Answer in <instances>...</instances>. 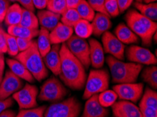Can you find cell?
<instances>
[{
  "mask_svg": "<svg viewBox=\"0 0 157 117\" xmlns=\"http://www.w3.org/2000/svg\"><path fill=\"white\" fill-rule=\"evenodd\" d=\"M5 38L7 46V53L11 56H16L19 53L16 38L8 33H5Z\"/></svg>",
  "mask_w": 157,
  "mask_h": 117,
  "instance_id": "d590c367",
  "label": "cell"
},
{
  "mask_svg": "<svg viewBox=\"0 0 157 117\" xmlns=\"http://www.w3.org/2000/svg\"><path fill=\"white\" fill-rule=\"evenodd\" d=\"M2 56H4V53H0V57H2Z\"/></svg>",
  "mask_w": 157,
  "mask_h": 117,
  "instance_id": "f5cc1de1",
  "label": "cell"
},
{
  "mask_svg": "<svg viewBox=\"0 0 157 117\" xmlns=\"http://www.w3.org/2000/svg\"><path fill=\"white\" fill-rule=\"evenodd\" d=\"M137 2H142V0H136Z\"/></svg>",
  "mask_w": 157,
  "mask_h": 117,
  "instance_id": "816d5d0a",
  "label": "cell"
},
{
  "mask_svg": "<svg viewBox=\"0 0 157 117\" xmlns=\"http://www.w3.org/2000/svg\"><path fill=\"white\" fill-rule=\"evenodd\" d=\"M32 2L35 8L39 10H43L44 9L47 8L49 0H32Z\"/></svg>",
  "mask_w": 157,
  "mask_h": 117,
  "instance_id": "f6af8a7d",
  "label": "cell"
},
{
  "mask_svg": "<svg viewBox=\"0 0 157 117\" xmlns=\"http://www.w3.org/2000/svg\"><path fill=\"white\" fill-rule=\"evenodd\" d=\"M90 64L95 69H99L104 64V51L101 44L97 40L91 39L89 41Z\"/></svg>",
  "mask_w": 157,
  "mask_h": 117,
  "instance_id": "ac0fdd59",
  "label": "cell"
},
{
  "mask_svg": "<svg viewBox=\"0 0 157 117\" xmlns=\"http://www.w3.org/2000/svg\"><path fill=\"white\" fill-rule=\"evenodd\" d=\"M23 8L18 4H13L7 9L4 21L6 25H18L22 16Z\"/></svg>",
  "mask_w": 157,
  "mask_h": 117,
  "instance_id": "cb8c5ba5",
  "label": "cell"
},
{
  "mask_svg": "<svg viewBox=\"0 0 157 117\" xmlns=\"http://www.w3.org/2000/svg\"><path fill=\"white\" fill-rule=\"evenodd\" d=\"M125 20L128 27L140 37L142 44L146 46H150L153 36L157 30L156 22L144 17L135 9H130L127 12Z\"/></svg>",
  "mask_w": 157,
  "mask_h": 117,
  "instance_id": "7a4b0ae2",
  "label": "cell"
},
{
  "mask_svg": "<svg viewBox=\"0 0 157 117\" xmlns=\"http://www.w3.org/2000/svg\"><path fill=\"white\" fill-rule=\"evenodd\" d=\"M144 84L142 83H119L114 86L113 90L121 100L137 102L143 94Z\"/></svg>",
  "mask_w": 157,
  "mask_h": 117,
  "instance_id": "30bf717a",
  "label": "cell"
},
{
  "mask_svg": "<svg viewBox=\"0 0 157 117\" xmlns=\"http://www.w3.org/2000/svg\"><path fill=\"white\" fill-rule=\"evenodd\" d=\"M65 44L71 53L82 64L84 68L85 69L89 68L90 46L86 40L76 35H72Z\"/></svg>",
  "mask_w": 157,
  "mask_h": 117,
  "instance_id": "ba28073f",
  "label": "cell"
},
{
  "mask_svg": "<svg viewBox=\"0 0 157 117\" xmlns=\"http://www.w3.org/2000/svg\"><path fill=\"white\" fill-rule=\"evenodd\" d=\"M47 9V10L61 16L67 9L66 0H49Z\"/></svg>",
  "mask_w": 157,
  "mask_h": 117,
  "instance_id": "836d02e7",
  "label": "cell"
},
{
  "mask_svg": "<svg viewBox=\"0 0 157 117\" xmlns=\"http://www.w3.org/2000/svg\"><path fill=\"white\" fill-rule=\"evenodd\" d=\"M142 117H157L156 109L149 107H139Z\"/></svg>",
  "mask_w": 157,
  "mask_h": 117,
  "instance_id": "b9f144b4",
  "label": "cell"
},
{
  "mask_svg": "<svg viewBox=\"0 0 157 117\" xmlns=\"http://www.w3.org/2000/svg\"><path fill=\"white\" fill-rule=\"evenodd\" d=\"M61 69L59 77L66 86L72 90H82L87 79L85 68L71 53L65 43L60 47Z\"/></svg>",
  "mask_w": 157,
  "mask_h": 117,
  "instance_id": "6da1fadb",
  "label": "cell"
},
{
  "mask_svg": "<svg viewBox=\"0 0 157 117\" xmlns=\"http://www.w3.org/2000/svg\"><path fill=\"white\" fill-rule=\"evenodd\" d=\"M68 94V90L55 76H52L42 86L37 98L40 101L59 102L63 100Z\"/></svg>",
  "mask_w": 157,
  "mask_h": 117,
  "instance_id": "52a82bcc",
  "label": "cell"
},
{
  "mask_svg": "<svg viewBox=\"0 0 157 117\" xmlns=\"http://www.w3.org/2000/svg\"><path fill=\"white\" fill-rule=\"evenodd\" d=\"M109 79V74L105 69L92 70L87 77L82 98L87 100L92 95L98 94L108 89Z\"/></svg>",
  "mask_w": 157,
  "mask_h": 117,
  "instance_id": "5b68a950",
  "label": "cell"
},
{
  "mask_svg": "<svg viewBox=\"0 0 157 117\" xmlns=\"http://www.w3.org/2000/svg\"><path fill=\"white\" fill-rule=\"evenodd\" d=\"M111 107L115 117H142L139 107L130 101L115 102Z\"/></svg>",
  "mask_w": 157,
  "mask_h": 117,
  "instance_id": "5bb4252c",
  "label": "cell"
},
{
  "mask_svg": "<svg viewBox=\"0 0 157 117\" xmlns=\"http://www.w3.org/2000/svg\"><path fill=\"white\" fill-rule=\"evenodd\" d=\"M75 35L82 39H87L92 35V27L91 23L86 20L81 19L73 27Z\"/></svg>",
  "mask_w": 157,
  "mask_h": 117,
  "instance_id": "f1b7e54d",
  "label": "cell"
},
{
  "mask_svg": "<svg viewBox=\"0 0 157 117\" xmlns=\"http://www.w3.org/2000/svg\"><path fill=\"white\" fill-rule=\"evenodd\" d=\"M16 116V112L11 109H6L0 114V117H15Z\"/></svg>",
  "mask_w": 157,
  "mask_h": 117,
  "instance_id": "c3c4849f",
  "label": "cell"
},
{
  "mask_svg": "<svg viewBox=\"0 0 157 117\" xmlns=\"http://www.w3.org/2000/svg\"><path fill=\"white\" fill-rule=\"evenodd\" d=\"M109 114V110L101 105L96 94L87 99L81 117H107Z\"/></svg>",
  "mask_w": 157,
  "mask_h": 117,
  "instance_id": "9a60e30c",
  "label": "cell"
},
{
  "mask_svg": "<svg viewBox=\"0 0 157 117\" xmlns=\"http://www.w3.org/2000/svg\"><path fill=\"white\" fill-rule=\"evenodd\" d=\"M133 0H117L120 13H123L129 8L132 3Z\"/></svg>",
  "mask_w": 157,
  "mask_h": 117,
  "instance_id": "ee69618b",
  "label": "cell"
},
{
  "mask_svg": "<svg viewBox=\"0 0 157 117\" xmlns=\"http://www.w3.org/2000/svg\"><path fill=\"white\" fill-rule=\"evenodd\" d=\"M115 36L123 44H137L139 38L124 23L118 24L115 29Z\"/></svg>",
  "mask_w": 157,
  "mask_h": 117,
  "instance_id": "7402d4cb",
  "label": "cell"
},
{
  "mask_svg": "<svg viewBox=\"0 0 157 117\" xmlns=\"http://www.w3.org/2000/svg\"><path fill=\"white\" fill-rule=\"evenodd\" d=\"M144 82L148 83L153 89L157 88V67L151 66L145 68L142 73Z\"/></svg>",
  "mask_w": 157,
  "mask_h": 117,
  "instance_id": "1f68e13d",
  "label": "cell"
},
{
  "mask_svg": "<svg viewBox=\"0 0 157 117\" xmlns=\"http://www.w3.org/2000/svg\"><path fill=\"white\" fill-rule=\"evenodd\" d=\"M46 106H41L33 109H21L15 117H44Z\"/></svg>",
  "mask_w": 157,
  "mask_h": 117,
  "instance_id": "e575fe53",
  "label": "cell"
},
{
  "mask_svg": "<svg viewBox=\"0 0 157 117\" xmlns=\"http://www.w3.org/2000/svg\"><path fill=\"white\" fill-rule=\"evenodd\" d=\"M19 3H20L22 6L26 10L34 12L35 9L34 6H33L32 0H18Z\"/></svg>",
  "mask_w": 157,
  "mask_h": 117,
  "instance_id": "bcb514c9",
  "label": "cell"
},
{
  "mask_svg": "<svg viewBox=\"0 0 157 117\" xmlns=\"http://www.w3.org/2000/svg\"><path fill=\"white\" fill-rule=\"evenodd\" d=\"M15 59L21 62L30 71L35 79L38 82L44 80L49 75V71L38 51L35 41H33L31 46L27 50L16 55Z\"/></svg>",
  "mask_w": 157,
  "mask_h": 117,
  "instance_id": "277c9868",
  "label": "cell"
},
{
  "mask_svg": "<svg viewBox=\"0 0 157 117\" xmlns=\"http://www.w3.org/2000/svg\"><path fill=\"white\" fill-rule=\"evenodd\" d=\"M140 107H149L157 110V93L155 90L147 88L140 102Z\"/></svg>",
  "mask_w": 157,
  "mask_h": 117,
  "instance_id": "83f0119b",
  "label": "cell"
},
{
  "mask_svg": "<svg viewBox=\"0 0 157 117\" xmlns=\"http://www.w3.org/2000/svg\"><path fill=\"white\" fill-rule=\"evenodd\" d=\"M4 56L0 57V83H1L2 79H3V74L4 70Z\"/></svg>",
  "mask_w": 157,
  "mask_h": 117,
  "instance_id": "681fc988",
  "label": "cell"
},
{
  "mask_svg": "<svg viewBox=\"0 0 157 117\" xmlns=\"http://www.w3.org/2000/svg\"><path fill=\"white\" fill-rule=\"evenodd\" d=\"M13 99L12 97H10L5 100H0V114H1L2 112H4V110H6V109L9 108V107L13 106Z\"/></svg>",
  "mask_w": 157,
  "mask_h": 117,
  "instance_id": "7bdbcfd3",
  "label": "cell"
},
{
  "mask_svg": "<svg viewBox=\"0 0 157 117\" xmlns=\"http://www.w3.org/2000/svg\"><path fill=\"white\" fill-rule=\"evenodd\" d=\"M81 0H66L67 9H76Z\"/></svg>",
  "mask_w": 157,
  "mask_h": 117,
  "instance_id": "7dc6e473",
  "label": "cell"
},
{
  "mask_svg": "<svg viewBox=\"0 0 157 117\" xmlns=\"http://www.w3.org/2000/svg\"><path fill=\"white\" fill-rule=\"evenodd\" d=\"M18 25L29 29H38L39 22L34 12L23 9L21 20Z\"/></svg>",
  "mask_w": 157,
  "mask_h": 117,
  "instance_id": "4316f807",
  "label": "cell"
},
{
  "mask_svg": "<svg viewBox=\"0 0 157 117\" xmlns=\"http://www.w3.org/2000/svg\"><path fill=\"white\" fill-rule=\"evenodd\" d=\"M104 8L109 17L115 18L120 14L117 0H105Z\"/></svg>",
  "mask_w": 157,
  "mask_h": 117,
  "instance_id": "8d00e7d4",
  "label": "cell"
},
{
  "mask_svg": "<svg viewBox=\"0 0 157 117\" xmlns=\"http://www.w3.org/2000/svg\"><path fill=\"white\" fill-rule=\"evenodd\" d=\"M9 1H11V2H15V1H18V0H9Z\"/></svg>",
  "mask_w": 157,
  "mask_h": 117,
  "instance_id": "db71d44e",
  "label": "cell"
},
{
  "mask_svg": "<svg viewBox=\"0 0 157 117\" xmlns=\"http://www.w3.org/2000/svg\"><path fill=\"white\" fill-rule=\"evenodd\" d=\"M5 33L1 26H0V53H7V46L5 38Z\"/></svg>",
  "mask_w": 157,
  "mask_h": 117,
  "instance_id": "60d3db41",
  "label": "cell"
},
{
  "mask_svg": "<svg viewBox=\"0 0 157 117\" xmlns=\"http://www.w3.org/2000/svg\"><path fill=\"white\" fill-rule=\"evenodd\" d=\"M80 20L81 18L75 9H67L61 15L60 20L64 25L73 28Z\"/></svg>",
  "mask_w": 157,
  "mask_h": 117,
  "instance_id": "f546056e",
  "label": "cell"
},
{
  "mask_svg": "<svg viewBox=\"0 0 157 117\" xmlns=\"http://www.w3.org/2000/svg\"><path fill=\"white\" fill-rule=\"evenodd\" d=\"M92 34L99 37L110 29L112 26L110 17L106 14L99 13H95L93 20H92Z\"/></svg>",
  "mask_w": 157,
  "mask_h": 117,
  "instance_id": "d6986e66",
  "label": "cell"
},
{
  "mask_svg": "<svg viewBox=\"0 0 157 117\" xmlns=\"http://www.w3.org/2000/svg\"><path fill=\"white\" fill-rule=\"evenodd\" d=\"M118 95L114 90H106L98 95V100L101 106L104 107H111L116 101Z\"/></svg>",
  "mask_w": 157,
  "mask_h": 117,
  "instance_id": "d6a6232c",
  "label": "cell"
},
{
  "mask_svg": "<svg viewBox=\"0 0 157 117\" xmlns=\"http://www.w3.org/2000/svg\"><path fill=\"white\" fill-rule=\"evenodd\" d=\"M81 103L71 97L51 104L44 112V117H78L81 112Z\"/></svg>",
  "mask_w": 157,
  "mask_h": 117,
  "instance_id": "8992f818",
  "label": "cell"
},
{
  "mask_svg": "<svg viewBox=\"0 0 157 117\" xmlns=\"http://www.w3.org/2000/svg\"><path fill=\"white\" fill-rule=\"evenodd\" d=\"M61 15L53 13L50 11L40 10L37 12V19L41 27L44 28L48 31H52L59 23L61 20Z\"/></svg>",
  "mask_w": 157,
  "mask_h": 117,
  "instance_id": "ffe728a7",
  "label": "cell"
},
{
  "mask_svg": "<svg viewBox=\"0 0 157 117\" xmlns=\"http://www.w3.org/2000/svg\"><path fill=\"white\" fill-rule=\"evenodd\" d=\"M37 43V49L41 56L43 58L51 49V42L49 39V31L41 27L39 30Z\"/></svg>",
  "mask_w": 157,
  "mask_h": 117,
  "instance_id": "484cf974",
  "label": "cell"
},
{
  "mask_svg": "<svg viewBox=\"0 0 157 117\" xmlns=\"http://www.w3.org/2000/svg\"><path fill=\"white\" fill-rule=\"evenodd\" d=\"M135 8L144 17L151 21L156 22L157 20V4L156 2L149 4H143L142 2H136L134 4Z\"/></svg>",
  "mask_w": 157,
  "mask_h": 117,
  "instance_id": "d4e9b609",
  "label": "cell"
},
{
  "mask_svg": "<svg viewBox=\"0 0 157 117\" xmlns=\"http://www.w3.org/2000/svg\"><path fill=\"white\" fill-rule=\"evenodd\" d=\"M73 28L59 23L53 30L49 32L51 44H59L65 43L73 35Z\"/></svg>",
  "mask_w": 157,
  "mask_h": 117,
  "instance_id": "e0dca14e",
  "label": "cell"
},
{
  "mask_svg": "<svg viewBox=\"0 0 157 117\" xmlns=\"http://www.w3.org/2000/svg\"><path fill=\"white\" fill-rule=\"evenodd\" d=\"M87 3L90 4V6L92 7V9L94 11H97L99 13H102L107 15L105 8H104L105 0H87Z\"/></svg>",
  "mask_w": 157,
  "mask_h": 117,
  "instance_id": "74e56055",
  "label": "cell"
},
{
  "mask_svg": "<svg viewBox=\"0 0 157 117\" xmlns=\"http://www.w3.org/2000/svg\"><path fill=\"white\" fill-rule=\"evenodd\" d=\"M156 0H142V2H144V4H149V3H153V2H156Z\"/></svg>",
  "mask_w": 157,
  "mask_h": 117,
  "instance_id": "f907efd6",
  "label": "cell"
},
{
  "mask_svg": "<svg viewBox=\"0 0 157 117\" xmlns=\"http://www.w3.org/2000/svg\"><path fill=\"white\" fill-rule=\"evenodd\" d=\"M6 63L10 70L18 77L29 83H33L35 82L34 77L21 62L15 58H8L6 59Z\"/></svg>",
  "mask_w": 157,
  "mask_h": 117,
  "instance_id": "44dd1931",
  "label": "cell"
},
{
  "mask_svg": "<svg viewBox=\"0 0 157 117\" xmlns=\"http://www.w3.org/2000/svg\"><path fill=\"white\" fill-rule=\"evenodd\" d=\"M10 6V1L0 0V23L3 22L7 9Z\"/></svg>",
  "mask_w": 157,
  "mask_h": 117,
  "instance_id": "ab89813d",
  "label": "cell"
},
{
  "mask_svg": "<svg viewBox=\"0 0 157 117\" xmlns=\"http://www.w3.org/2000/svg\"><path fill=\"white\" fill-rule=\"evenodd\" d=\"M128 60L132 63L140 64H156V57L146 48L133 45L128 48L126 51Z\"/></svg>",
  "mask_w": 157,
  "mask_h": 117,
  "instance_id": "7c38bea8",
  "label": "cell"
},
{
  "mask_svg": "<svg viewBox=\"0 0 157 117\" xmlns=\"http://www.w3.org/2000/svg\"><path fill=\"white\" fill-rule=\"evenodd\" d=\"M75 9L81 19L86 20L90 23L93 20L95 11L92 9L86 0H81Z\"/></svg>",
  "mask_w": 157,
  "mask_h": 117,
  "instance_id": "4dcf8cb0",
  "label": "cell"
},
{
  "mask_svg": "<svg viewBox=\"0 0 157 117\" xmlns=\"http://www.w3.org/2000/svg\"><path fill=\"white\" fill-rule=\"evenodd\" d=\"M106 63L112 77V82L115 83H130L137 82L143 65L135 63H124L122 60L109 56Z\"/></svg>",
  "mask_w": 157,
  "mask_h": 117,
  "instance_id": "3957f363",
  "label": "cell"
},
{
  "mask_svg": "<svg viewBox=\"0 0 157 117\" xmlns=\"http://www.w3.org/2000/svg\"><path fill=\"white\" fill-rule=\"evenodd\" d=\"M21 79L16 76L11 70L6 71L0 83V100H5L23 88Z\"/></svg>",
  "mask_w": 157,
  "mask_h": 117,
  "instance_id": "4fadbf2b",
  "label": "cell"
},
{
  "mask_svg": "<svg viewBox=\"0 0 157 117\" xmlns=\"http://www.w3.org/2000/svg\"><path fill=\"white\" fill-rule=\"evenodd\" d=\"M60 45L54 44L51 49L44 56L43 59L45 66L52 71L55 76H59L61 69V57H60Z\"/></svg>",
  "mask_w": 157,
  "mask_h": 117,
  "instance_id": "2e32d148",
  "label": "cell"
},
{
  "mask_svg": "<svg viewBox=\"0 0 157 117\" xmlns=\"http://www.w3.org/2000/svg\"><path fill=\"white\" fill-rule=\"evenodd\" d=\"M37 87L28 83L24 87L13 94L12 98L18 103L19 109H28L37 107Z\"/></svg>",
  "mask_w": 157,
  "mask_h": 117,
  "instance_id": "9c48e42d",
  "label": "cell"
},
{
  "mask_svg": "<svg viewBox=\"0 0 157 117\" xmlns=\"http://www.w3.org/2000/svg\"><path fill=\"white\" fill-rule=\"evenodd\" d=\"M101 42L104 51L113 58L123 60L125 58V45L112 33L107 31L102 35Z\"/></svg>",
  "mask_w": 157,
  "mask_h": 117,
  "instance_id": "8fae6325",
  "label": "cell"
},
{
  "mask_svg": "<svg viewBox=\"0 0 157 117\" xmlns=\"http://www.w3.org/2000/svg\"><path fill=\"white\" fill-rule=\"evenodd\" d=\"M34 40H30L26 39H22V38H16V42L18 47V50L20 52L24 51L29 48Z\"/></svg>",
  "mask_w": 157,
  "mask_h": 117,
  "instance_id": "f35d334b",
  "label": "cell"
},
{
  "mask_svg": "<svg viewBox=\"0 0 157 117\" xmlns=\"http://www.w3.org/2000/svg\"><path fill=\"white\" fill-rule=\"evenodd\" d=\"M7 33L16 38L31 40L39 34V30L29 29L20 25H13L9 26L7 28Z\"/></svg>",
  "mask_w": 157,
  "mask_h": 117,
  "instance_id": "603a6c76",
  "label": "cell"
}]
</instances>
